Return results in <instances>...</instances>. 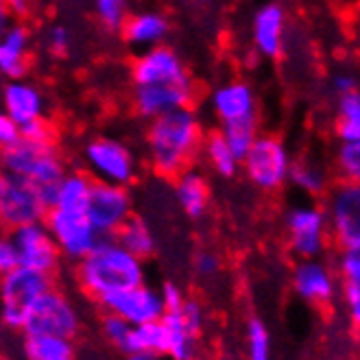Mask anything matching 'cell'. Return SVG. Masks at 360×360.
Instances as JSON below:
<instances>
[{
	"label": "cell",
	"mask_w": 360,
	"mask_h": 360,
	"mask_svg": "<svg viewBox=\"0 0 360 360\" xmlns=\"http://www.w3.org/2000/svg\"><path fill=\"white\" fill-rule=\"evenodd\" d=\"M332 243L338 249L360 247V184L338 181L326 199Z\"/></svg>",
	"instance_id": "11"
},
{
	"label": "cell",
	"mask_w": 360,
	"mask_h": 360,
	"mask_svg": "<svg viewBox=\"0 0 360 360\" xmlns=\"http://www.w3.org/2000/svg\"><path fill=\"white\" fill-rule=\"evenodd\" d=\"M195 98V83H153L134 86V110L144 120H155L168 112L190 108Z\"/></svg>",
	"instance_id": "17"
},
{
	"label": "cell",
	"mask_w": 360,
	"mask_h": 360,
	"mask_svg": "<svg viewBox=\"0 0 360 360\" xmlns=\"http://www.w3.org/2000/svg\"><path fill=\"white\" fill-rule=\"evenodd\" d=\"M203 127L193 108L168 112L149 122L144 134L153 171L162 177H179L203 146Z\"/></svg>",
	"instance_id": "1"
},
{
	"label": "cell",
	"mask_w": 360,
	"mask_h": 360,
	"mask_svg": "<svg viewBox=\"0 0 360 360\" xmlns=\"http://www.w3.org/2000/svg\"><path fill=\"white\" fill-rule=\"evenodd\" d=\"M162 321L168 330V358L171 360H197L199 358V334L188 328L181 312H166Z\"/></svg>",
	"instance_id": "24"
},
{
	"label": "cell",
	"mask_w": 360,
	"mask_h": 360,
	"mask_svg": "<svg viewBox=\"0 0 360 360\" xmlns=\"http://www.w3.org/2000/svg\"><path fill=\"white\" fill-rule=\"evenodd\" d=\"M81 330V316L75 302L59 288H51L31 304L25 316V334H55L75 338Z\"/></svg>",
	"instance_id": "9"
},
{
	"label": "cell",
	"mask_w": 360,
	"mask_h": 360,
	"mask_svg": "<svg viewBox=\"0 0 360 360\" xmlns=\"http://www.w3.org/2000/svg\"><path fill=\"white\" fill-rule=\"evenodd\" d=\"M168 31H171V22L162 11L155 9H144L129 13L120 29L122 39L134 49H153L160 46L166 39Z\"/></svg>",
	"instance_id": "22"
},
{
	"label": "cell",
	"mask_w": 360,
	"mask_h": 360,
	"mask_svg": "<svg viewBox=\"0 0 360 360\" xmlns=\"http://www.w3.org/2000/svg\"><path fill=\"white\" fill-rule=\"evenodd\" d=\"M83 162L96 181L129 186L138 177V158L122 140L96 136L83 146Z\"/></svg>",
	"instance_id": "7"
},
{
	"label": "cell",
	"mask_w": 360,
	"mask_h": 360,
	"mask_svg": "<svg viewBox=\"0 0 360 360\" xmlns=\"http://www.w3.org/2000/svg\"><path fill=\"white\" fill-rule=\"evenodd\" d=\"M221 131L225 134L227 142L231 144V149H234V153L243 162L260 136V122H258V118H247L240 122H231V124L221 127Z\"/></svg>",
	"instance_id": "33"
},
{
	"label": "cell",
	"mask_w": 360,
	"mask_h": 360,
	"mask_svg": "<svg viewBox=\"0 0 360 360\" xmlns=\"http://www.w3.org/2000/svg\"><path fill=\"white\" fill-rule=\"evenodd\" d=\"M247 360H271V334L269 328L258 316H251L245 332Z\"/></svg>",
	"instance_id": "35"
},
{
	"label": "cell",
	"mask_w": 360,
	"mask_h": 360,
	"mask_svg": "<svg viewBox=\"0 0 360 360\" xmlns=\"http://www.w3.org/2000/svg\"><path fill=\"white\" fill-rule=\"evenodd\" d=\"M334 168L338 181L360 184V140L341 142L336 146Z\"/></svg>",
	"instance_id": "34"
},
{
	"label": "cell",
	"mask_w": 360,
	"mask_h": 360,
	"mask_svg": "<svg viewBox=\"0 0 360 360\" xmlns=\"http://www.w3.org/2000/svg\"><path fill=\"white\" fill-rule=\"evenodd\" d=\"M22 138L31 140V142H39V144H53L55 142V134H53V127L49 120L39 118L27 127H22Z\"/></svg>",
	"instance_id": "40"
},
{
	"label": "cell",
	"mask_w": 360,
	"mask_h": 360,
	"mask_svg": "<svg viewBox=\"0 0 360 360\" xmlns=\"http://www.w3.org/2000/svg\"><path fill=\"white\" fill-rule=\"evenodd\" d=\"M75 278L79 288L98 304L114 292L144 284V260L114 236L101 238L88 256L77 262Z\"/></svg>",
	"instance_id": "2"
},
{
	"label": "cell",
	"mask_w": 360,
	"mask_h": 360,
	"mask_svg": "<svg viewBox=\"0 0 360 360\" xmlns=\"http://www.w3.org/2000/svg\"><path fill=\"white\" fill-rule=\"evenodd\" d=\"M25 360H75V338L55 334H25Z\"/></svg>",
	"instance_id": "26"
},
{
	"label": "cell",
	"mask_w": 360,
	"mask_h": 360,
	"mask_svg": "<svg viewBox=\"0 0 360 360\" xmlns=\"http://www.w3.org/2000/svg\"><path fill=\"white\" fill-rule=\"evenodd\" d=\"M46 225L55 236L63 258L79 262L101 243L98 229L92 225L88 212L83 210H63L51 207L46 214Z\"/></svg>",
	"instance_id": "10"
},
{
	"label": "cell",
	"mask_w": 360,
	"mask_h": 360,
	"mask_svg": "<svg viewBox=\"0 0 360 360\" xmlns=\"http://www.w3.org/2000/svg\"><path fill=\"white\" fill-rule=\"evenodd\" d=\"M193 264H195V273L203 280L214 278V275H219V271H221V258L214 251H199Z\"/></svg>",
	"instance_id": "39"
},
{
	"label": "cell",
	"mask_w": 360,
	"mask_h": 360,
	"mask_svg": "<svg viewBox=\"0 0 360 360\" xmlns=\"http://www.w3.org/2000/svg\"><path fill=\"white\" fill-rule=\"evenodd\" d=\"M201 151H203V158L210 164L212 171L223 179H231L238 173V168L243 166V162L238 160V155L234 153V149H231V144L227 142V138L221 129L205 134Z\"/></svg>",
	"instance_id": "25"
},
{
	"label": "cell",
	"mask_w": 360,
	"mask_h": 360,
	"mask_svg": "<svg viewBox=\"0 0 360 360\" xmlns=\"http://www.w3.org/2000/svg\"><path fill=\"white\" fill-rule=\"evenodd\" d=\"M9 238L13 240V245L18 249L20 264L22 266L35 269L39 273H49V275L57 273L63 253H61L55 236L51 234L46 221L15 227L9 231Z\"/></svg>",
	"instance_id": "13"
},
{
	"label": "cell",
	"mask_w": 360,
	"mask_h": 360,
	"mask_svg": "<svg viewBox=\"0 0 360 360\" xmlns=\"http://www.w3.org/2000/svg\"><path fill=\"white\" fill-rule=\"evenodd\" d=\"M336 273L341 278V295L347 306L360 302V247L341 249L336 262Z\"/></svg>",
	"instance_id": "32"
},
{
	"label": "cell",
	"mask_w": 360,
	"mask_h": 360,
	"mask_svg": "<svg viewBox=\"0 0 360 360\" xmlns=\"http://www.w3.org/2000/svg\"><path fill=\"white\" fill-rule=\"evenodd\" d=\"M46 98L33 81L7 79L3 86V114L15 120L20 127H27L39 118H44Z\"/></svg>",
	"instance_id": "20"
},
{
	"label": "cell",
	"mask_w": 360,
	"mask_h": 360,
	"mask_svg": "<svg viewBox=\"0 0 360 360\" xmlns=\"http://www.w3.org/2000/svg\"><path fill=\"white\" fill-rule=\"evenodd\" d=\"M131 0H94V13L108 31H120L129 18Z\"/></svg>",
	"instance_id": "37"
},
{
	"label": "cell",
	"mask_w": 360,
	"mask_h": 360,
	"mask_svg": "<svg viewBox=\"0 0 360 360\" xmlns=\"http://www.w3.org/2000/svg\"><path fill=\"white\" fill-rule=\"evenodd\" d=\"M49 203L37 184L27 177L3 173L0 177V221L11 231L29 223L44 221Z\"/></svg>",
	"instance_id": "8"
},
{
	"label": "cell",
	"mask_w": 360,
	"mask_h": 360,
	"mask_svg": "<svg viewBox=\"0 0 360 360\" xmlns=\"http://www.w3.org/2000/svg\"><path fill=\"white\" fill-rule=\"evenodd\" d=\"M136 352H149L155 356L168 354V330L162 319L144 326H134L131 341L127 345L124 354H136Z\"/></svg>",
	"instance_id": "31"
},
{
	"label": "cell",
	"mask_w": 360,
	"mask_h": 360,
	"mask_svg": "<svg viewBox=\"0 0 360 360\" xmlns=\"http://www.w3.org/2000/svg\"><path fill=\"white\" fill-rule=\"evenodd\" d=\"M134 86H153V83H190V77L179 53L166 44L142 51L131 63Z\"/></svg>",
	"instance_id": "15"
},
{
	"label": "cell",
	"mask_w": 360,
	"mask_h": 360,
	"mask_svg": "<svg viewBox=\"0 0 360 360\" xmlns=\"http://www.w3.org/2000/svg\"><path fill=\"white\" fill-rule=\"evenodd\" d=\"M101 332L105 336V341H108L110 345H114L116 349H120L124 354L127 352V345H129V341H131L134 326L127 321V319H122V316L105 310L103 319H101Z\"/></svg>",
	"instance_id": "36"
},
{
	"label": "cell",
	"mask_w": 360,
	"mask_h": 360,
	"mask_svg": "<svg viewBox=\"0 0 360 360\" xmlns=\"http://www.w3.org/2000/svg\"><path fill=\"white\" fill-rule=\"evenodd\" d=\"M284 234L288 251L297 260L321 258L332 240L326 205L314 201L290 205L284 212Z\"/></svg>",
	"instance_id": "4"
},
{
	"label": "cell",
	"mask_w": 360,
	"mask_h": 360,
	"mask_svg": "<svg viewBox=\"0 0 360 360\" xmlns=\"http://www.w3.org/2000/svg\"><path fill=\"white\" fill-rule=\"evenodd\" d=\"M347 312H349V323H352L354 332L360 336V302H358V304L347 306Z\"/></svg>",
	"instance_id": "47"
},
{
	"label": "cell",
	"mask_w": 360,
	"mask_h": 360,
	"mask_svg": "<svg viewBox=\"0 0 360 360\" xmlns=\"http://www.w3.org/2000/svg\"><path fill=\"white\" fill-rule=\"evenodd\" d=\"M53 286V275L39 273L22 264L9 273H3V280H0V319H3V326L11 332H22L27 310Z\"/></svg>",
	"instance_id": "5"
},
{
	"label": "cell",
	"mask_w": 360,
	"mask_h": 360,
	"mask_svg": "<svg viewBox=\"0 0 360 360\" xmlns=\"http://www.w3.org/2000/svg\"><path fill=\"white\" fill-rule=\"evenodd\" d=\"M290 184L308 197H321L328 193V168L312 158H297L290 168Z\"/></svg>",
	"instance_id": "27"
},
{
	"label": "cell",
	"mask_w": 360,
	"mask_h": 360,
	"mask_svg": "<svg viewBox=\"0 0 360 360\" xmlns=\"http://www.w3.org/2000/svg\"><path fill=\"white\" fill-rule=\"evenodd\" d=\"M124 249H129L134 256L146 260V258H151L155 249H158V238L153 234V229L151 225L146 223L144 219L140 217H131L129 221H127L118 231H116V236H114Z\"/></svg>",
	"instance_id": "28"
},
{
	"label": "cell",
	"mask_w": 360,
	"mask_h": 360,
	"mask_svg": "<svg viewBox=\"0 0 360 360\" xmlns=\"http://www.w3.org/2000/svg\"><path fill=\"white\" fill-rule=\"evenodd\" d=\"M334 131L341 142L360 140V90L336 96Z\"/></svg>",
	"instance_id": "30"
},
{
	"label": "cell",
	"mask_w": 360,
	"mask_h": 360,
	"mask_svg": "<svg viewBox=\"0 0 360 360\" xmlns=\"http://www.w3.org/2000/svg\"><path fill=\"white\" fill-rule=\"evenodd\" d=\"M5 173L27 177L39 186L49 207L55 205L59 181L66 177V164L53 144H39L22 138L18 144L3 149Z\"/></svg>",
	"instance_id": "3"
},
{
	"label": "cell",
	"mask_w": 360,
	"mask_h": 360,
	"mask_svg": "<svg viewBox=\"0 0 360 360\" xmlns=\"http://www.w3.org/2000/svg\"><path fill=\"white\" fill-rule=\"evenodd\" d=\"M292 292L310 306H330L336 295L341 292V278L338 273L321 258L297 260L290 275Z\"/></svg>",
	"instance_id": "14"
},
{
	"label": "cell",
	"mask_w": 360,
	"mask_h": 360,
	"mask_svg": "<svg viewBox=\"0 0 360 360\" xmlns=\"http://www.w3.org/2000/svg\"><path fill=\"white\" fill-rule=\"evenodd\" d=\"M31 31L22 22L5 27L0 39V72L5 79H25L29 72Z\"/></svg>",
	"instance_id": "21"
},
{
	"label": "cell",
	"mask_w": 360,
	"mask_h": 360,
	"mask_svg": "<svg viewBox=\"0 0 360 360\" xmlns=\"http://www.w3.org/2000/svg\"><path fill=\"white\" fill-rule=\"evenodd\" d=\"M124 360H160V356L149 352H136V354H124Z\"/></svg>",
	"instance_id": "48"
},
{
	"label": "cell",
	"mask_w": 360,
	"mask_h": 360,
	"mask_svg": "<svg viewBox=\"0 0 360 360\" xmlns=\"http://www.w3.org/2000/svg\"><path fill=\"white\" fill-rule=\"evenodd\" d=\"M5 13L15 18V20H25L33 13V0H3Z\"/></svg>",
	"instance_id": "46"
},
{
	"label": "cell",
	"mask_w": 360,
	"mask_h": 360,
	"mask_svg": "<svg viewBox=\"0 0 360 360\" xmlns=\"http://www.w3.org/2000/svg\"><path fill=\"white\" fill-rule=\"evenodd\" d=\"M20 140H22V127L3 114L0 116V146L9 149V146L18 144Z\"/></svg>",
	"instance_id": "43"
},
{
	"label": "cell",
	"mask_w": 360,
	"mask_h": 360,
	"mask_svg": "<svg viewBox=\"0 0 360 360\" xmlns=\"http://www.w3.org/2000/svg\"><path fill=\"white\" fill-rule=\"evenodd\" d=\"M210 108L221 127L247 118H258L256 92L245 81H229L219 86L210 96Z\"/></svg>",
	"instance_id": "19"
},
{
	"label": "cell",
	"mask_w": 360,
	"mask_h": 360,
	"mask_svg": "<svg viewBox=\"0 0 360 360\" xmlns=\"http://www.w3.org/2000/svg\"><path fill=\"white\" fill-rule=\"evenodd\" d=\"M98 306L103 310L122 316V319H127L131 326L153 323V321H160L166 314L162 292L146 284H138L134 288L114 292L110 297H105L103 302H98Z\"/></svg>",
	"instance_id": "16"
},
{
	"label": "cell",
	"mask_w": 360,
	"mask_h": 360,
	"mask_svg": "<svg viewBox=\"0 0 360 360\" xmlns=\"http://www.w3.org/2000/svg\"><path fill=\"white\" fill-rule=\"evenodd\" d=\"M88 217L103 238L116 236V231L134 217V197L129 193V186L94 179Z\"/></svg>",
	"instance_id": "12"
},
{
	"label": "cell",
	"mask_w": 360,
	"mask_h": 360,
	"mask_svg": "<svg viewBox=\"0 0 360 360\" xmlns=\"http://www.w3.org/2000/svg\"><path fill=\"white\" fill-rule=\"evenodd\" d=\"M70 44H72L70 31L63 27V25H55V27L49 29V33H46V46H49V51L55 57H63V55H66L70 51Z\"/></svg>",
	"instance_id": "38"
},
{
	"label": "cell",
	"mask_w": 360,
	"mask_h": 360,
	"mask_svg": "<svg viewBox=\"0 0 360 360\" xmlns=\"http://www.w3.org/2000/svg\"><path fill=\"white\" fill-rule=\"evenodd\" d=\"M15 266H20V256H18V249H15L13 240L7 234L3 240H0V273H9Z\"/></svg>",
	"instance_id": "44"
},
{
	"label": "cell",
	"mask_w": 360,
	"mask_h": 360,
	"mask_svg": "<svg viewBox=\"0 0 360 360\" xmlns=\"http://www.w3.org/2000/svg\"><path fill=\"white\" fill-rule=\"evenodd\" d=\"M160 292H162V302H164L166 312H177V310H181L184 304L188 302L186 292H184L181 286H177L175 282H164L162 288H160Z\"/></svg>",
	"instance_id": "41"
},
{
	"label": "cell",
	"mask_w": 360,
	"mask_h": 360,
	"mask_svg": "<svg viewBox=\"0 0 360 360\" xmlns=\"http://www.w3.org/2000/svg\"><path fill=\"white\" fill-rule=\"evenodd\" d=\"M179 312H181L184 321L188 323V328H190V330L197 332V334H201V332H203L205 314H203V306H201L197 300H190V297H188V302L184 304V308H181Z\"/></svg>",
	"instance_id": "42"
},
{
	"label": "cell",
	"mask_w": 360,
	"mask_h": 360,
	"mask_svg": "<svg viewBox=\"0 0 360 360\" xmlns=\"http://www.w3.org/2000/svg\"><path fill=\"white\" fill-rule=\"evenodd\" d=\"M332 90L336 92V96H341V94H349V92H356L358 90V79L343 70V72H336L332 77Z\"/></svg>",
	"instance_id": "45"
},
{
	"label": "cell",
	"mask_w": 360,
	"mask_h": 360,
	"mask_svg": "<svg viewBox=\"0 0 360 360\" xmlns=\"http://www.w3.org/2000/svg\"><path fill=\"white\" fill-rule=\"evenodd\" d=\"M292 162L295 160L282 138L260 134L243 160V171L247 179L262 193H278L290 181Z\"/></svg>",
	"instance_id": "6"
},
{
	"label": "cell",
	"mask_w": 360,
	"mask_h": 360,
	"mask_svg": "<svg viewBox=\"0 0 360 360\" xmlns=\"http://www.w3.org/2000/svg\"><path fill=\"white\" fill-rule=\"evenodd\" d=\"M92 184H94V177L88 175V173H66V177L59 181L57 199H55L53 207L88 212Z\"/></svg>",
	"instance_id": "29"
},
{
	"label": "cell",
	"mask_w": 360,
	"mask_h": 360,
	"mask_svg": "<svg viewBox=\"0 0 360 360\" xmlns=\"http://www.w3.org/2000/svg\"><path fill=\"white\" fill-rule=\"evenodd\" d=\"M175 199L181 212L193 221L205 217L210 207V181L203 173L188 168L179 177H175Z\"/></svg>",
	"instance_id": "23"
},
{
	"label": "cell",
	"mask_w": 360,
	"mask_h": 360,
	"mask_svg": "<svg viewBox=\"0 0 360 360\" xmlns=\"http://www.w3.org/2000/svg\"><path fill=\"white\" fill-rule=\"evenodd\" d=\"M251 41L264 59H278L286 41V9L278 0L262 3L251 15Z\"/></svg>",
	"instance_id": "18"
}]
</instances>
